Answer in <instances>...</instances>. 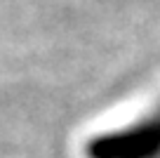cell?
Segmentation results:
<instances>
[{"label":"cell","instance_id":"cell-1","mask_svg":"<svg viewBox=\"0 0 160 158\" xmlns=\"http://www.w3.org/2000/svg\"><path fill=\"white\" fill-rule=\"evenodd\" d=\"M87 158H160V104L134 123L92 137Z\"/></svg>","mask_w":160,"mask_h":158}]
</instances>
